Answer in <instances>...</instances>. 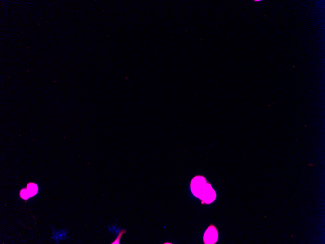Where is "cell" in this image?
Masks as SVG:
<instances>
[{
  "label": "cell",
  "mask_w": 325,
  "mask_h": 244,
  "mask_svg": "<svg viewBox=\"0 0 325 244\" xmlns=\"http://www.w3.org/2000/svg\"><path fill=\"white\" fill-rule=\"evenodd\" d=\"M218 232L214 225H210L206 230L204 236L205 244H215L218 241Z\"/></svg>",
  "instance_id": "7a4b0ae2"
},
{
  "label": "cell",
  "mask_w": 325,
  "mask_h": 244,
  "mask_svg": "<svg viewBox=\"0 0 325 244\" xmlns=\"http://www.w3.org/2000/svg\"><path fill=\"white\" fill-rule=\"evenodd\" d=\"M191 190L193 195L198 197L206 204L211 203L216 198V194L210 183H207L205 178L197 176L193 178L191 183Z\"/></svg>",
  "instance_id": "6da1fadb"
},
{
  "label": "cell",
  "mask_w": 325,
  "mask_h": 244,
  "mask_svg": "<svg viewBox=\"0 0 325 244\" xmlns=\"http://www.w3.org/2000/svg\"><path fill=\"white\" fill-rule=\"evenodd\" d=\"M26 189L29 192L31 197L36 195L38 192V187L36 184L31 183L28 184Z\"/></svg>",
  "instance_id": "3957f363"
},
{
  "label": "cell",
  "mask_w": 325,
  "mask_h": 244,
  "mask_svg": "<svg viewBox=\"0 0 325 244\" xmlns=\"http://www.w3.org/2000/svg\"><path fill=\"white\" fill-rule=\"evenodd\" d=\"M126 233V230L125 229H123L120 231L119 233V234L118 235V236L117 237V238H116L115 240L113 242V243H111V244H120V239L121 238L122 236H123V234H124L125 233Z\"/></svg>",
  "instance_id": "5b68a950"
},
{
  "label": "cell",
  "mask_w": 325,
  "mask_h": 244,
  "mask_svg": "<svg viewBox=\"0 0 325 244\" xmlns=\"http://www.w3.org/2000/svg\"><path fill=\"white\" fill-rule=\"evenodd\" d=\"M20 196L21 198L25 199V200L28 199L29 197H31L27 189H24L21 190L20 193Z\"/></svg>",
  "instance_id": "277c9868"
}]
</instances>
